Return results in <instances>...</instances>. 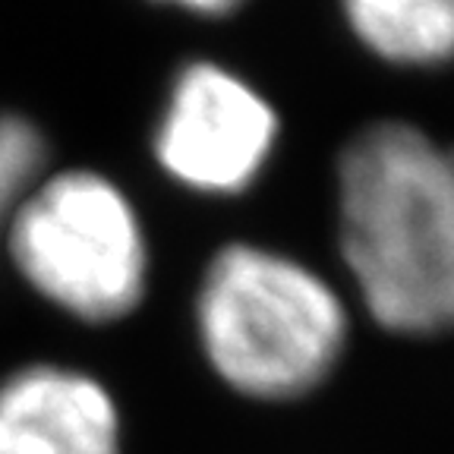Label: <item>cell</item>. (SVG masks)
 Segmentation results:
<instances>
[{
  "label": "cell",
  "instance_id": "2",
  "mask_svg": "<svg viewBox=\"0 0 454 454\" xmlns=\"http://www.w3.org/2000/svg\"><path fill=\"white\" fill-rule=\"evenodd\" d=\"M208 363L231 388L291 401L328 379L348 340V312L316 271L262 247H227L196 300Z\"/></svg>",
  "mask_w": 454,
  "mask_h": 454
},
{
  "label": "cell",
  "instance_id": "3",
  "mask_svg": "<svg viewBox=\"0 0 454 454\" xmlns=\"http://www.w3.org/2000/svg\"><path fill=\"white\" fill-rule=\"evenodd\" d=\"M7 240L20 275L76 319H123L145 294L149 247L139 218L92 170L42 180L10 218Z\"/></svg>",
  "mask_w": 454,
  "mask_h": 454
},
{
  "label": "cell",
  "instance_id": "8",
  "mask_svg": "<svg viewBox=\"0 0 454 454\" xmlns=\"http://www.w3.org/2000/svg\"><path fill=\"white\" fill-rule=\"evenodd\" d=\"M174 4H184L190 10H199V13H227L234 10L240 0H174Z\"/></svg>",
  "mask_w": 454,
  "mask_h": 454
},
{
  "label": "cell",
  "instance_id": "6",
  "mask_svg": "<svg viewBox=\"0 0 454 454\" xmlns=\"http://www.w3.org/2000/svg\"><path fill=\"white\" fill-rule=\"evenodd\" d=\"M354 32L395 64L454 57V0H344Z\"/></svg>",
  "mask_w": 454,
  "mask_h": 454
},
{
  "label": "cell",
  "instance_id": "7",
  "mask_svg": "<svg viewBox=\"0 0 454 454\" xmlns=\"http://www.w3.org/2000/svg\"><path fill=\"white\" fill-rule=\"evenodd\" d=\"M48 142L35 123L16 114H0V231H7L16 208L42 184Z\"/></svg>",
  "mask_w": 454,
  "mask_h": 454
},
{
  "label": "cell",
  "instance_id": "4",
  "mask_svg": "<svg viewBox=\"0 0 454 454\" xmlns=\"http://www.w3.org/2000/svg\"><path fill=\"white\" fill-rule=\"evenodd\" d=\"M278 117L253 85L212 64L180 73L158 123L155 155L186 190L243 192L265 168Z\"/></svg>",
  "mask_w": 454,
  "mask_h": 454
},
{
  "label": "cell",
  "instance_id": "5",
  "mask_svg": "<svg viewBox=\"0 0 454 454\" xmlns=\"http://www.w3.org/2000/svg\"><path fill=\"white\" fill-rule=\"evenodd\" d=\"M0 454H121V417L92 376L26 366L0 382Z\"/></svg>",
  "mask_w": 454,
  "mask_h": 454
},
{
  "label": "cell",
  "instance_id": "1",
  "mask_svg": "<svg viewBox=\"0 0 454 454\" xmlns=\"http://www.w3.org/2000/svg\"><path fill=\"white\" fill-rule=\"evenodd\" d=\"M340 253L372 319L397 334L454 332V149L376 123L338 164Z\"/></svg>",
  "mask_w": 454,
  "mask_h": 454
}]
</instances>
